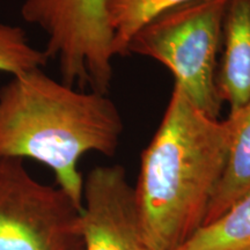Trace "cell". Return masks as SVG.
<instances>
[{"label":"cell","mask_w":250,"mask_h":250,"mask_svg":"<svg viewBox=\"0 0 250 250\" xmlns=\"http://www.w3.org/2000/svg\"><path fill=\"white\" fill-rule=\"evenodd\" d=\"M232 123L206 115L177 86L140 159L136 189L153 250H176L204 224L229 152Z\"/></svg>","instance_id":"1"},{"label":"cell","mask_w":250,"mask_h":250,"mask_svg":"<svg viewBox=\"0 0 250 250\" xmlns=\"http://www.w3.org/2000/svg\"><path fill=\"white\" fill-rule=\"evenodd\" d=\"M123 118L108 94L79 89L42 70L12 77L0 87V158L31 159L83 208L79 161L89 152L116 153Z\"/></svg>","instance_id":"2"},{"label":"cell","mask_w":250,"mask_h":250,"mask_svg":"<svg viewBox=\"0 0 250 250\" xmlns=\"http://www.w3.org/2000/svg\"><path fill=\"white\" fill-rule=\"evenodd\" d=\"M228 0H191L162 12L131 39L126 55L154 59L169 70L197 108L218 118L219 56Z\"/></svg>","instance_id":"3"},{"label":"cell","mask_w":250,"mask_h":250,"mask_svg":"<svg viewBox=\"0 0 250 250\" xmlns=\"http://www.w3.org/2000/svg\"><path fill=\"white\" fill-rule=\"evenodd\" d=\"M107 0H23L21 17L46 36L45 54L58 64L62 83L108 94L115 55Z\"/></svg>","instance_id":"4"},{"label":"cell","mask_w":250,"mask_h":250,"mask_svg":"<svg viewBox=\"0 0 250 250\" xmlns=\"http://www.w3.org/2000/svg\"><path fill=\"white\" fill-rule=\"evenodd\" d=\"M81 208L22 159L0 158V250H83Z\"/></svg>","instance_id":"5"},{"label":"cell","mask_w":250,"mask_h":250,"mask_svg":"<svg viewBox=\"0 0 250 250\" xmlns=\"http://www.w3.org/2000/svg\"><path fill=\"white\" fill-rule=\"evenodd\" d=\"M80 225L83 250H153L121 165L98 166L83 179Z\"/></svg>","instance_id":"6"},{"label":"cell","mask_w":250,"mask_h":250,"mask_svg":"<svg viewBox=\"0 0 250 250\" xmlns=\"http://www.w3.org/2000/svg\"><path fill=\"white\" fill-rule=\"evenodd\" d=\"M221 102L233 115L250 102V0H228L217 73Z\"/></svg>","instance_id":"7"},{"label":"cell","mask_w":250,"mask_h":250,"mask_svg":"<svg viewBox=\"0 0 250 250\" xmlns=\"http://www.w3.org/2000/svg\"><path fill=\"white\" fill-rule=\"evenodd\" d=\"M232 123L229 152L203 226L224 214L230 206L250 193V102L235 114L228 115Z\"/></svg>","instance_id":"8"},{"label":"cell","mask_w":250,"mask_h":250,"mask_svg":"<svg viewBox=\"0 0 250 250\" xmlns=\"http://www.w3.org/2000/svg\"><path fill=\"white\" fill-rule=\"evenodd\" d=\"M250 193L199 228L176 250H249Z\"/></svg>","instance_id":"9"},{"label":"cell","mask_w":250,"mask_h":250,"mask_svg":"<svg viewBox=\"0 0 250 250\" xmlns=\"http://www.w3.org/2000/svg\"><path fill=\"white\" fill-rule=\"evenodd\" d=\"M191 0H107L105 13L112 39V51L126 56L134 34L162 12Z\"/></svg>","instance_id":"10"},{"label":"cell","mask_w":250,"mask_h":250,"mask_svg":"<svg viewBox=\"0 0 250 250\" xmlns=\"http://www.w3.org/2000/svg\"><path fill=\"white\" fill-rule=\"evenodd\" d=\"M48 62L44 50L30 44L23 28L0 22V72L22 76L42 70Z\"/></svg>","instance_id":"11"},{"label":"cell","mask_w":250,"mask_h":250,"mask_svg":"<svg viewBox=\"0 0 250 250\" xmlns=\"http://www.w3.org/2000/svg\"><path fill=\"white\" fill-rule=\"evenodd\" d=\"M249 250H250V249H249Z\"/></svg>","instance_id":"12"}]
</instances>
